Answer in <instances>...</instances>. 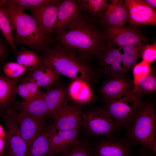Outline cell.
Returning <instances> with one entry per match:
<instances>
[{
    "instance_id": "cell-41",
    "label": "cell",
    "mask_w": 156,
    "mask_h": 156,
    "mask_svg": "<svg viewBox=\"0 0 156 156\" xmlns=\"http://www.w3.org/2000/svg\"><path fill=\"white\" fill-rule=\"evenodd\" d=\"M5 135V131L3 127L0 124V137L4 138Z\"/></svg>"
},
{
    "instance_id": "cell-4",
    "label": "cell",
    "mask_w": 156,
    "mask_h": 156,
    "mask_svg": "<svg viewBox=\"0 0 156 156\" xmlns=\"http://www.w3.org/2000/svg\"><path fill=\"white\" fill-rule=\"evenodd\" d=\"M133 119L131 137L151 152L156 142V114L153 106L150 103L140 104Z\"/></svg>"
},
{
    "instance_id": "cell-7",
    "label": "cell",
    "mask_w": 156,
    "mask_h": 156,
    "mask_svg": "<svg viewBox=\"0 0 156 156\" xmlns=\"http://www.w3.org/2000/svg\"><path fill=\"white\" fill-rule=\"evenodd\" d=\"M3 112L12 117L16 123L26 143L27 148L44 130L42 119L35 118L23 112H17L11 106Z\"/></svg>"
},
{
    "instance_id": "cell-39",
    "label": "cell",
    "mask_w": 156,
    "mask_h": 156,
    "mask_svg": "<svg viewBox=\"0 0 156 156\" xmlns=\"http://www.w3.org/2000/svg\"><path fill=\"white\" fill-rule=\"evenodd\" d=\"M145 1L153 8H156V1L155 0H146Z\"/></svg>"
},
{
    "instance_id": "cell-37",
    "label": "cell",
    "mask_w": 156,
    "mask_h": 156,
    "mask_svg": "<svg viewBox=\"0 0 156 156\" xmlns=\"http://www.w3.org/2000/svg\"><path fill=\"white\" fill-rule=\"evenodd\" d=\"M5 56V51L3 46L0 40V64L3 60Z\"/></svg>"
},
{
    "instance_id": "cell-13",
    "label": "cell",
    "mask_w": 156,
    "mask_h": 156,
    "mask_svg": "<svg viewBox=\"0 0 156 156\" xmlns=\"http://www.w3.org/2000/svg\"><path fill=\"white\" fill-rule=\"evenodd\" d=\"M62 1L52 0L31 11L32 16L41 31L47 36L54 31V26L59 8Z\"/></svg>"
},
{
    "instance_id": "cell-12",
    "label": "cell",
    "mask_w": 156,
    "mask_h": 156,
    "mask_svg": "<svg viewBox=\"0 0 156 156\" xmlns=\"http://www.w3.org/2000/svg\"><path fill=\"white\" fill-rule=\"evenodd\" d=\"M128 19L132 23L138 25L156 24V12L144 1L126 0Z\"/></svg>"
},
{
    "instance_id": "cell-35",
    "label": "cell",
    "mask_w": 156,
    "mask_h": 156,
    "mask_svg": "<svg viewBox=\"0 0 156 156\" xmlns=\"http://www.w3.org/2000/svg\"><path fill=\"white\" fill-rule=\"evenodd\" d=\"M25 84L29 92L35 98L43 93L39 89V87L33 81L24 77L22 79Z\"/></svg>"
},
{
    "instance_id": "cell-23",
    "label": "cell",
    "mask_w": 156,
    "mask_h": 156,
    "mask_svg": "<svg viewBox=\"0 0 156 156\" xmlns=\"http://www.w3.org/2000/svg\"><path fill=\"white\" fill-rule=\"evenodd\" d=\"M55 155L51 147L46 129H44L27 148L25 156H55Z\"/></svg>"
},
{
    "instance_id": "cell-15",
    "label": "cell",
    "mask_w": 156,
    "mask_h": 156,
    "mask_svg": "<svg viewBox=\"0 0 156 156\" xmlns=\"http://www.w3.org/2000/svg\"><path fill=\"white\" fill-rule=\"evenodd\" d=\"M106 38L112 45L121 49L124 46L144 42V38L134 29L125 27H108L105 31Z\"/></svg>"
},
{
    "instance_id": "cell-30",
    "label": "cell",
    "mask_w": 156,
    "mask_h": 156,
    "mask_svg": "<svg viewBox=\"0 0 156 156\" xmlns=\"http://www.w3.org/2000/svg\"><path fill=\"white\" fill-rule=\"evenodd\" d=\"M52 0H9L8 5L23 10L31 11L38 8Z\"/></svg>"
},
{
    "instance_id": "cell-42",
    "label": "cell",
    "mask_w": 156,
    "mask_h": 156,
    "mask_svg": "<svg viewBox=\"0 0 156 156\" xmlns=\"http://www.w3.org/2000/svg\"><path fill=\"white\" fill-rule=\"evenodd\" d=\"M0 156H10L5 151L1 154L0 155Z\"/></svg>"
},
{
    "instance_id": "cell-5",
    "label": "cell",
    "mask_w": 156,
    "mask_h": 156,
    "mask_svg": "<svg viewBox=\"0 0 156 156\" xmlns=\"http://www.w3.org/2000/svg\"><path fill=\"white\" fill-rule=\"evenodd\" d=\"M140 97L134 92L107 101L104 109L119 125L133 118L141 103Z\"/></svg>"
},
{
    "instance_id": "cell-40",
    "label": "cell",
    "mask_w": 156,
    "mask_h": 156,
    "mask_svg": "<svg viewBox=\"0 0 156 156\" xmlns=\"http://www.w3.org/2000/svg\"><path fill=\"white\" fill-rule=\"evenodd\" d=\"M9 0H0V7L5 8L8 4Z\"/></svg>"
},
{
    "instance_id": "cell-34",
    "label": "cell",
    "mask_w": 156,
    "mask_h": 156,
    "mask_svg": "<svg viewBox=\"0 0 156 156\" xmlns=\"http://www.w3.org/2000/svg\"><path fill=\"white\" fill-rule=\"evenodd\" d=\"M142 57L143 60L149 64L154 61L156 59V44L145 45Z\"/></svg>"
},
{
    "instance_id": "cell-24",
    "label": "cell",
    "mask_w": 156,
    "mask_h": 156,
    "mask_svg": "<svg viewBox=\"0 0 156 156\" xmlns=\"http://www.w3.org/2000/svg\"><path fill=\"white\" fill-rule=\"evenodd\" d=\"M144 45L143 42L131 44L122 48L124 51L121 54L122 66L127 73L131 70L142 57Z\"/></svg>"
},
{
    "instance_id": "cell-6",
    "label": "cell",
    "mask_w": 156,
    "mask_h": 156,
    "mask_svg": "<svg viewBox=\"0 0 156 156\" xmlns=\"http://www.w3.org/2000/svg\"><path fill=\"white\" fill-rule=\"evenodd\" d=\"M83 126L90 134L96 135L112 134L118 129L119 124L104 109H97L82 114Z\"/></svg>"
},
{
    "instance_id": "cell-19",
    "label": "cell",
    "mask_w": 156,
    "mask_h": 156,
    "mask_svg": "<svg viewBox=\"0 0 156 156\" xmlns=\"http://www.w3.org/2000/svg\"><path fill=\"white\" fill-rule=\"evenodd\" d=\"M127 146L119 141L107 139L96 146L92 153V156H129Z\"/></svg>"
},
{
    "instance_id": "cell-16",
    "label": "cell",
    "mask_w": 156,
    "mask_h": 156,
    "mask_svg": "<svg viewBox=\"0 0 156 156\" xmlns=\"http://www.w3.org/2000/svg\"><path fill=\"white\" fill-rule=\"evenodd\" d=\"M80 6L74 0L62 1L58 10L54 26V31L59 36L66 31L71 23L80 14Z\"/></svg>"
},
{
    "instance_id": "cell-32",
    "label": "cell",
    "mask_w": 156,
    "mask_h": 156,
    "mask_svg": "<svg viewBox=\"0 0 156 156\" xmlns=\"http://www.w3.org/2000/svg\"><path fill=\"white\" fill-rule=\"evenodd\" d=\"M60 156H92L90 148L86 143L79 141Z\"/></svg>"
},
{
    "instance_id": "cell-17",
    "label": "cell",
    "mask_w": 156,
    "mask_h": 156,
    "mask_svg": "<svg viewBox=\"0 0 156 156\" xmlns=\"http://www.w3.org/2000/svg\"><path fill=\"white\" fill-rule=\"evenodd\" d=\"M111 2L103 16L104 22L109 27L125 26L128 19V10L125 1L112 0Z\"/></svg>"
},
{
    "instance_id": "cell-22",
    "label": "cell",
    "mask_w": 156,
    "mask_h": 156,
    "mask_svg": "<svg viewBox=\"0 0 156 156\" xmlns=\"http://www.w3.org/2000/svg\"><path fill=\"white\" fill-rule=\"evenodd\" d=\"M68 93L72 100L79 104L89 103L94 97L90 84L81 80H73L69 85Z\"/></svg>"
},
{
    "instance_id": "cell-1",
    "label": "cell",
    "mask_w": 156,
    "mask_h": 156,
    "mask_svg": "<svg viewBox=\"0 0 156 156\" xmlns=\"http://www.w3.org/2000/svg\"><path fill=\"white\" fill-rule=\"evenodd\" d=\"M64 49L85 59L90 56H99L105 47L101 35L94 27L79 15L67 29L59 36Z\"/></svg>"
},
{
    "instance_id": "cell-27",
    "label": "cell",
    "mask_w": 156,
    "mask_h": 156,
    "mask_svg": "<svg viewBox=\"0 0 156 156\" xmlns=\"http://www.w3.org/2000/svg\"><path fill=\"white\" fill-rule=\"evenodd\" d=\"M0 32L14 53L17 51L10 21L4 8L0 7Z\"/></svg>"
},
{
    "instance_id": "cell-2",
    "label": "cell",
    "mask_w": 156,
    "mask_h": 156,
    "mask_svg": "<svg viewBox=\"0 0 156 156\" xmlns=\"http://www.w3.org/2000/svg\"><path fill=\"white\" fill-rule=\"evenodd\" d=\"M43 56V64L60 75L73 80H81L90 85L94 80L92 68L84 59L63 48L47 49Z\"/></svg>"
},
{
    "instance_id": "cell-8",
    "label": "cell",
    "mask_w": 156,
    "mask_h": 156,
    "mask_svg": "<svg viewBox=\"0 0 156 156\" xmlns=\"http://www.w3.org/2000/svg\"><path fill=\"white\" fill-rule=\"evenodd\" d=\"M121 54L120 49L109 43L100 53V71L107 79L127 74L121 65Z\"/></svg>"
},
{
    "instance_id": "cell-36",
    "label": "cell",
    "mask_w": 156,
    "mask_h": 156,
    "mask_svg": "<svg viewBox=\"0 0 156 156\" xmlns=\"http://www.w3.org/2000/svg\"><path fill=\"white\" fill-rule=\"evenodd\" d=\"M16 93L26 100L34 99L29 92L25 83L22 80L18 84L16 88Z\"/></svg>"
},
{
    "instance_id": "cell-9",
    "label": "cell",
    "mask_w": 156,
    "mask_h": 156,
    "mask_svg": "<svg viewBox=\"0 0 156 156\" xmlns=\"http://www.w3.org/2000/svg\"><path fill=\"white\" fill-rule=\"evenodd\" d=\"M83 112L80 109L69 103L66 99L52 117V126L58 130H68L83 126Z\"/></svg>"
},
{
    "instance_id": "cell-33",
    "label": "cell",
    "mask_w": 156,
    "mask_h": 156,
    "mask_svg": "<svg viewBox=\"0 0 156 156\" xmlns=\"http://www.w3.org/2000/svg\"><path fill=\"white\" fill-rule=\"evenodd\" d=\"M133 76V81L135 90L139 80L142 77L146 76L151 71V69L149 64L142 60L137 64L132 69Z\"/></svg>"
},
{
    "instance_id": "cell-3",
    "label": "cell",
    "mask_w": 156,
    "mask_h": 156,
    "mask_svg": "<svg viewBox=\"0 0 156 156\" xmlns=\"http://www.w3.org/2000/svg\"><path fill=\"white\" fill-rule=\"evenodd\" d=\"M11 25L15 44L26 46L35 52L45 51L49 40L38 27L33 17L24 10L8 5L4 8Z\"/></svg>"
},
{
    "instance_id": "cell-18",
    "label": "cell",
    "mask_w": 156,
    "mask_h": 156,
    "mask_svg": "<svg viewBox=\"0 0 156 156\" xmlns=\"http://www.w3.org/2000/svg\"><path fill=\"white\" fill-rule=\"evenodd\" d=\"M19 80L8 78L0 72V113L15 102Z\"/></svg>"
},
{
    "instance_id": "cell-14",
    "label": "cell",
    "mask_w": 156,
    "mask_h": 156,
    "mask_svg": "<svg viewBox=\"0 0 156 156\" xmlns=\"http://www.w3.org/2000/svg\"><path fill=\"white\" fill-rule=\"evenodd\" d=\"M125 75L107 79L103 83L99 92L107 101L134 92L133 81Z\"/></svg>"
},
{
    "instance_id": "cell-38",
    "label": "cell",
    "mask_w": 156,
    "mask_h": 156,
    "mask_svg": "<svg viewBox=\"0 0 156 156\" xmlns=\"http://www.w3.org/2000/svg\"><path fill=\"white\" fill-rule=\"evenodd\" d=\"M5 142L3 137H0V155L2 154L4 151Z\"/></svg>"
},
{
    "instance_id": "cell-21",
    "label": "cell",
    "mask_w": 156,
    "mask_h": 156,
    "mask_svg": "<svg viewBox=\"0 0 156 156\" xmlns=\"http://www.w3.org/2000/svg\"><path fill=\"white\" fill-rule=\"evenodd\" d=\"M60 75L43 63L38 68L27 71L24 77L31 79L39 87L48 89L52 87Z\"/></svg>"
},
{
    "instance_id": "cell-26",
    "label": "cell",
    "mask_w": 156,
    "mask_h": 156,
    "mask_svg": "<svg viewBox=\"0 0 156 156\" xmlns=\"http://www.w3.org/2000/svg\"><path fill=\"white\" fill-rule=\"evenodd\" d=\"M14 54L16 62L25 67L27 71L38 68L43 63V57L32 50L17 51Z\"/></svg>"
},
{
    "instance_id": "cell-20",
    "label": "cell",
    "mask_w": 156,
    "mask_h": 156,
    "mask_svg": "<svg viewBox=\"0 0 156 156\" xmlns=\"http://www.w3.org/2000/svg\"><path fill=\"white\" fill-rule=\"evenodd\" d=\"M19 110L35 118L42 119L48 116L47 110L44 97V92L40 95L33 99L23 100L14 103Z\"/></svg>"
},
{
    "instance_id": "cell-28",
    "label": "cell",
    "mask_w": 156,
    "mask_h": 156,
    "mask_svg": "<svg viewBox=\"0 0 156 156\" xmlns=\"http://www.w3.org/2000/svg\"><path fill=\"white\" fill-rule=\"evenodd\" d=\"M156 90V76L154 73L151 70L149 74L139 80L134 92L140 97L142 94L154 93Z\"/></svg>"
},
{
    "instance_id": "cell-29",
    "label": "cell",
    "mask_w": 156,
    "mask_h": 156,
    "mask_svg": "<svg viewBox=\"0 0 156 156\" xmlns=\"http://www.w3.org/2000/svg\"><path fill=\"white\" fill-rule=\"evenodd\" d=\"M3 74L8 78L19 79L27 71V69L16 62H7L2 66Z\"/></svg>"
},
{
    "instance_id": "cell-31",
    "label": "cell",
    "mask_w": 156,
    "mask_h": 156,
    "mask_svg": "<svg viewBox=\"0 0 156 156\" xmlns=\"http://www.w3.org/2000/svg\"><path fill=\"white\" fill-rule=\"evenodd\" d=\"M79 2L81 6L94 14L106 10L108 5L106 1L105 0H83Z\"/></svg>"
},
{
    "instance_id": "cell-11",
    "label": "cell",
    "mask_w": 156,
    "mask_h": 156,
    "mask_svg": "<svg viewBox=\"0 0 156 156\" xmlns=\"http://www.w3.org/2000/svg\"><path fill=\"white\" fill-rule=\"evenodd\" d=\"M79 128L58 130L51 125L47 129L51 147L56 155L62 154L78 141Z\"/></svg>"
},
{
    "instance_id": "cell-25",
    "label": "cell",
    "mask_w": 156,
    "mask_h": 156,
    "mask_svg": "<svg viewBox=\"0 0 156 156\" xmlns=\"http://www.w3.org/2000/svg\"><path fill=\"white\" fill-rule=\"evenodd\" d=\"M66 96L65 90L61 87H51L44 93L48 116L53 115L66 99Z\"/></svg>"
},
{
    "instance_id": "cell-43",
    "label": "cell",
    "mask_w": 156,
    "mask_h": 156,
    "mask_svg": "<svg viewBox=\"0 0 156 156\" xmlns=\"http://www.w3.org/2000/svg\"><path fill=\"white\" fill-rule=\"evenodd\" d=\"M142 156H151L150 155H149L146 153H145L144 154H143Z\"/></svg>"
},
{
    "instance_id": "cell-10",
    "label": "cell",
    "mask_w": 156,
    "mask_h": 156,
    "mask_svg": "<svg viewBox=\"0 0 156 156\" xmlns=\"http://www.w3.org/2000/svg\"><path fill=\"white\" fill-rule=\"evenodd\" d=\"M3 113L5 128L4 139L5 151L10 156H25L27 145L17 125L9 115L4 112Z\"/></svg>"
}]
</instances>
